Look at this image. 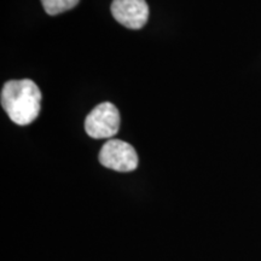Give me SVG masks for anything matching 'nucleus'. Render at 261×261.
Masks as SVG:
<instances>
[{"instance_id": "1", "label": "nucleus", "mask_w": 261, "mask_h": 261, "mask_svg": "<svg viewBox=\"0 0 261 261\" xmlns=\"http://www.w3.org/2000/svg\"><path fill=\"white\" fill-rule=\"evenodd\" d=\"M41 92L34 81L11 80L2 90V107L8 116L19 126L29 125L41 109Z\"/></svg>"}, {"instance_id": "5", "label": "nucleus", "mask_w": 261, "mask_h": 261, "mask_svg": "<svg viewBox=\"0 0 261 261\" xmlns=\"http://www.w3.org/2000/svg\"><path fill=\"white\" fill-rule=\"evenodd\" d=\"M79 2L80 0H41V4L48 15L55 16L75 8Z\"/></svg>"}, {"instance_id": "3", "label": "nucleus", "mask_w": 261, "mask_h": 261, "mask_svg": "<svg viewBox=\"0 0 261 261\" xmlns=\"http://www.w3.org/2000/svg\"><path fill=\"white\" fill-rule=\"evenodd\" d=\"M99 162L116 172H132L138 166V155L128 143L119 139L108 140L99 152Z\"/></svg>"}, {"instance_id": "4", "label": "nucleus", "mask_w": 261, "mask_h": 261, "mask_svg": "<svg viewBox=\"0 0 261 261\" xmlns=\"http://www.w3.org/2000/svg\"><path fill=\"white\" fill-rule=\"evenodd\" d=\"M110 10L114 18L129 29L143 28L149 18L145 0H114Z\"/></svg>"}, {"instance_id": "2", "label": "nucleus", "mask_w": 261, "mask_h": 261, "mask_svg": "<svg viewBox=\"0 0 261 261\" xmlns=\"http://www.w3.org/2000/svg\"><path fill=\"white\" fill-rule=\"evenodd\" d=\"M121 117L119 109L109 102L98 104L85 120V130L94 139L112 138L119 132Z\"/></svg>"}]
</instances>
